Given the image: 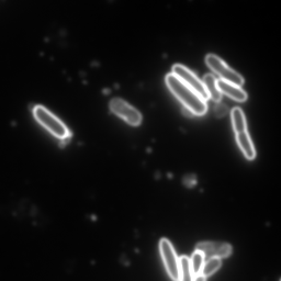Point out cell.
Wrapping results in <instances>:
<instances>
[{
    "label": "cell",
    "mask_w": 281,
    "mask_h": 281,
    "mask_svg": "<svg viewBox=\"0 0 281 281\" xmlns=\"http://www.w3.org/2000/svg\"><path fill=\"white\" fill-rule=\"evenodd\" d=\"M159 248L170 277L174 281H180V262L172 244L167 239L162 238L159 242Z\"/></svg>",
    "instance_id": "cell-6"
},
{
    "label": "cell",
    "mask_w": 281,
    "mask_h": 281,
    "mask_svg": "<svg viewBox=\"0 0 281 281\" xmlns=\"http://www.w3.org/2000/svg\"><path fill=\"white\" fill-rule=\"evenodd\" d=\"M228 112V107L223 104L218 105L215 109V113L218 117L224 116Z\"/></svg>",
    "instance_id": "cell-14"
},
{
    "label": "cell",
    "mask_w": 281,
    "mask_h": 281,
    "mask_svg": "<svg viewBox=\"0 0 281 281\" xmlns=\"http://www.w3.org/2000/svg\"><path fill=\"white\" fill-rule=\"evenodd\" d=\"M221 265V259L217 258H209L206 262H205L201 274L206 277L211 276V275L218 270Z\"/></svg>",
    "instance_id": "cell-13"
},
{
    "label": "cell",
    "mask_w": 281,
    "mask_h": 281,
    "mask_svg": "<svg viewBox=\"0 0 281 281\" xmlns=\"http://www.w3.org/2000/svg\"><path fill=\"white\" fill-rule=\"evenodd\" d=\"M172 70V74L199 94L203 100L206 101L209 98L204 83L192 71L180 64L174 65Z\"/></svg>",
    "instance_id": "cell-7"
},
{
    "label": "cell",
    "mask_w": 281,
    "mask_h": 281,
    "mask_svg": "<svg viewBox=\"0 0 281 281\" xmlns=\"http://www.w3.org/2000/svg\"><path fill=\"white\" fill-rule=\"evenodd\" d=\"M206 277L201 273L195 276L193 281H206Z\"/></svg>",
    "instance_id": "cell-15"
},
{
    "label": "cell",
    "mask_w": 281,
    "mask_h": 281,
    "mask_svg": "<svg viewBox=\"0 0 281 281\" xmlns=\"http://www.w3.org/2000/svg\"><path fill=\"white\" fill-rule=\"evenodd\" d=\"M33 114L37 121L54 136L60 139L63 145L68 142L71 133L58 118L43 106L34 107Z\"/></svg>",
    "instance_id": "cell-3"
},
{
    "label": "cell",
    "mask_w": 281,
    "mask_h": 281,
    "mask_svg": "<svg viewBox=\"0 0 281 281\" xmlns=\"http://www.w3.org/2000/svg\"><path fill=\"white\" fill-rule=\"evenodd\" d=\"M166 85L185 107L194 115L203 116L207 111V105L199 94L191 89L174 74L170 73L165 77Z\"/></svg>",
    "instance_id": "cell-1"
},
{
    "label": "cell",
    "mask_w": 281,
    "mask_h": 281,
    "mask_svg": "<svg viewBox=\"0 0 281 281\" xmlns=\"http://www.w3.org/2000/svg\"><path fill=\"white\" fill-rule=\"evenodd\" d=\"M111 111L131 126H139L142 122L141 113L122 99L115 98L110 104Z\"/></svg>",
    "instance_id": "cell-5"
},
{
    "label": "cell",
    "mask_w": 281,
    "mask_h": 281,
    "mask_svg": "<svg viewBox=\"0 0 281 281\" xmlns=\"http://www.w3.org/2000/svg\"><path fill=\"white\" fill-rule=\"evenodd\" d=\"M196 250H199L205 258H224L230 255L232 247L229 244L216 242H202L196 245Z\"/></svg>",
    "instance_id": "cell-8"
},
{
    "label": "cell",
    "mask_w": 281,
    "mask_h": 281,
    "mask_svg": "<svg viewBox=\"0 0 281 281\" xmlns=\"http://www.w3.org/2000/svg\"><path fill=\"white\" fill-rule=\"evenodd\" d=\"M180 262V281H193L194 274L190 264V259L186 256H182L179 259Z\"/></svg>",
    "instance_id": "cell-11"
},
{
    "label": "cell",
    "mask_w": 281,
    "mask_h": 281,
    "mask_svg": "<svg viewBox=\"0 0 281 281\" xmlns=\"http://www.w3.org/2000/svg\"><path fill=\"white\" fill-rule=\"evenodd\" d=\"M217 84L221 92L224 93L231 98L238 102L247 100V93L240 86L221 79L217 80Z\"/></svg>",
    "instance_id": "cell-9"
},
{
    "label": "cell",
    "mask_w": 281,
    "mask_h": 281,
    "mask_svg": "<svg viewBox=\"0 0 281 281\" xmlns=\"http://www.w3.org/2000/svg\"><path fill=\"white\" fill-rule=\"evenodd\" d=\"M194 182H195V180L193 177L187 178L186 181H185V183H186L188 186H193V185L194 184Z\"/></svg>",
    "instance_id": "cell-16"
},
{
    "label": "cell",
    "mask_w": 281,
    "mask_h": 281,
    "mask_svg": "<svg viewBox=\"0 0 281 281\" xmlns=\"http://www.w3.org/2000/svg\"><path fill=\"white\" fill-rule=\"evenodd\" d=\"M190 259V264L194 276L201 273L205 264V256L199 250H196Z\"/></svg>",
    "instance_id": "cell-12"
},
{
    "label": "cell",
    "mask_w": 281,
    "mask_h": 281,
    "mask_svg": "<svg viewBox=\"0 0 281 281\" xmlns=\"http://www.w3.org/2000/svg\"><path fill=\"white\" fill-rule=\"evenodd\" d=\"M204 83L209 98L215 102H219L221 99V92L218 86L217 80L212 74H207L203 77Z\"/></svg>",
    "instance_id": "cell-10"
},
{
    "label": "cell",
    "mask_w": 281,
    "mask_h": 281,
    "mask_svg": "<svg viewBox=\"0 0 281 281\" xmlns=\"http://www.w3.org/2000/svg\"><path fill=\"white\" fill-rule=\"evenodd\" d=\"M231 118L238 145L247 159L253 160L256 157L255 149L248 132L243 111L240 108L235 107L232 110Z\"/></svg>",
    "instance_id": "cell-2"
},
{
    "label": "cell",
    "mask_w": 281,
    "mask_h": 281,
    "mask_svg": "<svg viewBox=\"0 0 281 281\" xmlns=\"http://www.w3.org/2000/svg\"><path fill=\"white\" fill-rule=\"evenodd\" d=\"M206 62L209 67L221 77V79L234 83L238 86L243 84V77L229 67L223 59L218 56L214 54H209L206 57Z\"/></svg>",
    "instance_id": "cell-4"
}]
</instances>
